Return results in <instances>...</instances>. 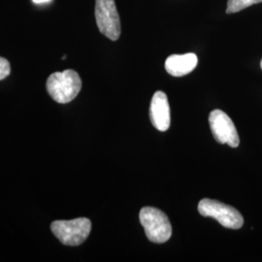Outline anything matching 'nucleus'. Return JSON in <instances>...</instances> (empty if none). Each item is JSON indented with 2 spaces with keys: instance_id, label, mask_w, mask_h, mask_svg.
<instances>
[{
  "instance_id": "f257e3e1",
  "label": "nucleus",
  "mask_w": 262,
  "mask_h": 262,
  "mask_svg": "<svg viewBox=\"0 0 262 262\" xmlns=\"http://www.w3.org/2000/svg\"><path fill=\"white\" fill-rule=\"evenodd\" d=\"M46 88L50 96L56 102L69 103L81 92L82 80L75 70L67 69L49 76Z\"/></svg>"
},
{
  "instance_id": "f03ea898",
  "label": "nucleus",
  "mask_w": 262,
  "mask_h": 262,
  "mask_svg": "<svg viewBox=\"0 0 262 262\" xmlns=\"http://www.w3.org/2000/svg\"><path fill=\"white\" fill-rule=\"evenodd\" d=\"M141 225L147 238L152 243H165L172 235V226L168 216L154 207L142 208L139 214Z\"/></svg>"
},
{
  "instance_id": "7ed1b4c3",
  "label": "nucleus",
  "mask_w": 262,
  "mask_h": 262,
  "mask_svg": "<svg viewBox=\"0 0 262 262\" xmlns=\"http://www.w3.org/2000/svg\"><path fill=\"white\" fill-rule=\"evenodd\" d=\"M52 232L66 246H79L88 239L92 230V223L86 217L71 221H56L51 225Z\"/></svg>"
},
{
  "instance_id": "20e7f679",
  "label": "nucleus",
  "mask_w": 262,
  "mask_h": 262,
  "mask_svg": "<svg viewBox=\"0 0 262 262\" xmlns=\"http://www.w3.org/2000/svg\"><path fill=\"white\" fill-rule=\"evenodd\" d=\"M198 212L203 216L215 219L226 228L239 229L244 225L243 215L237 209L217 200L202 199L198 204Z\"/></svg>"
},
{
  "instance_id": "39448f33",
  "label": "nucleus",
  "mask_w": 262,
  "mask_h": 262,
  "mask_svg": "<svg viewBox=\"0 0 262 262\" xmlns=\"http://www.w3.org/2000/svg\"><path fill=\"white\" fill-rule=\"evenodd\" d=\"M95 19L100 33L112 41L121 36V19L115 0H95Z\"/></svg>"
},
{
  "instance_id": "423d86ee",
  "label": "nucleus",
  "mask_w": 262,
  "mask_h": 262,
  "mask_svg": "<svg viewBox=\"0 0 262 262\" xmlns=\"http://www.w3.org/2000/svg\"><path fill=\"white\" fill-rule=\"evenodd\" d=\"M209 123L215 140L221 144H227L231 148H237L240 139L234 123L229 116L222 110H214L209 116Z\"/></svg>"
},
{
  "instance_id": "0eeeda50",
  "label": "nucleus",
  "mask_w": 262,
  "mask_h": 262,
  "mask_svg": "<svg viewBox=\"0 0 262 262\" xmlns=\"http://www.w3.org/2000/svg\"><path fill=\"white\" fill-rule=\"evenodd\" d=\"M150 122L159 131H166L170 126V106L167 95L163 92L154 94L150 107Z\"/></svg>"
},
{
  "instance_id": "6e6552de",
  "label": "nucleus",
  "mask_w": 262,
  "mask_h": 262,
  "mask_svg": "<svg viewBox=\"0 0 262 262\" xmlns=\"http://www.w3.org/2000/svg\"><path fill=\"white\" fill-rule=\"evenodd\" d=\"M197 56L193 53L185 55H172L165 61V69L170 75L183 77L192 72L197 66Z\"/></svg>"
},
{
  "instance_id": "1a4fd4ad",
  "label": "nucleus",
  "mask_w": 262,
  "mask_h": 262,
  "mask_svg": "<svg viewBox=\"0 0 262 262\" xmlns=\"http://www.w3.org/2000/svg\"><path fill=\"white\" fill-rule=\"evenodd\" d=\"M260 2H262V0H228L226 13L227 14L237 13L239 11H242Z\"/></svg>"
},
{
  "instance_id": "9d476101",
  "label": "nucleus",
  "mask_w": 262,
  "mask_h": 262,
  "mask_svg": "<svg viewBox=\"0 0 262 262\" xmlns=\"http://www.w3.org/2000/svg\"><path fill=\"white\" fill-rule=\"evenodd\" d=\"M11 72V66L10 62L4 57L0 56V81L4 80L10 75Z\"/></svg>"
},
{
  "instance_id": "9b49d317",
  "label": "nucleus",
  "mask_w": 262,
  "mask_h": 262,
  "mask_svg": "<svg viewBox=\"0 0 262 262\" xmlns=\"http://www.w3.org/2000/svg\"><path fill=\"white\" fill-rule=\"evenodd\" d=\"M49 1H51V0H33L34 3H38V4H40V3H45V2H49Z\"/></svg>"
},
{
  "instance_id": "f8f14e48",
  "label": "nucleus",
  "mask_w": 262,
  "mask_h": 262,
  "mask_svg": "<svg viewBox=\"0 0 262 262\" xmlns=\"http://www.w3.org/2000/svg\"><path fill=\"white\" fill-rule=\"evenodd\" d=\"M260 67H261V69H262V59H261V62H260Z\"/></svg>"
}]
</instances>
